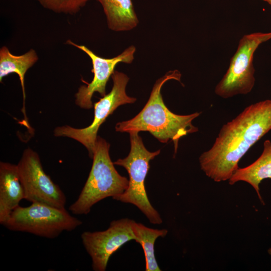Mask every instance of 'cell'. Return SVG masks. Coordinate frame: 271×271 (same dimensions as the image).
Segmentation results:
<instances>
[{"mask_svg": "<svg viewBox=\"0 0 271 271\" xmlns=\"http://www.w3.org/2000/svg\"><path fill=\"white\" fill-rule=\"evenodd\" d=\"M110 145L98 136L93 162L88 178L76 201L69 207L75 215H86L92 206L108 197L122 194L127 188L128 179L115 169L109 154Z\"/></svg>", "mask_w": 271, "mask_h": 271, "instance_id": "3", "label": "cell"}, {"mask_svg": "<svg viewBox=\"0 0 271 271\" xmlns=\"http://www.w3.org/2000/svg\"><path fill=\"white\" fill-rule=\"evenodd\" d=\"M181 77L180 71L175 70L168 71L158 79L142 110L132 118L117 123L115 130L128 133L148 131L162 143L173 141L176 154L180 139L198 131L192 121L201 114L196 112L188 115L176 114L165 104L161 94L162 87L169 80L180 81Z\"/></svg>", "mask_w": 271, "mask_h": 271, "instance_id": "2", "label": "cell"}, {"mask_svg": "<svg viewBox=\"0 0 271 271\" xmlns=\"http://www.w3.org/2000/svg\"><path fill=\"white\" fill-rule=\"evenodd\" d=\"M17 167L25 200L65 208V195L45 173L39 156L35 151L30 148L25 149Z\"/></svg>", "mask_w": 271, "mask_h": 271, "instance_id": "8", "label": "cell"}, {"mask_svg": "<svg viewBox=\"0 0 271 271\" xmlns=\"http://www.w3.org/2000/svg\"><path fill=\"white\" fill-rule=\"evenodd\" d=\"M38 56L35 50L31 49L21 55H15L11 53L7 47L4 46L0 49V82L8 75L15 73L19 77L22 89L24 106L26 98L24 79L28 70L38 60Z\"/></svg>", "mask_w": 271, "mask_h": 271, "instance_id": "14", "label": "cell"}, {"mask_svg": "<svg viewBox=\"0 0 271 271\" xmlns=\"http://www.w3.org/2000/svg\"><path fill=\"white\" fill-rule=\"evenodd\" d=\"M268 178H271V142L266 140L260 157L248 166L238 168L229 180V183L233 185L238 181H244L249 184L263 203L259 185L263 180Z\"/></svg>", "mask_w": 271, "mask_h": 271, "instance_id": "12", "label": "cell"}, {"mask_svg": "<svg viewBox=\"0 0 271 271\" xmlns=\"http://www.w3.org/2000/svg\"><path fill=\"white\" fill-rule=\"evenodd\" d=\"M133 222L127 218L113 220L105 230L81 234L82 243L91 258L94 270H105L112 254L125 243L136 240Z\"/></svg>", "mask_w": 271, "mask_h": 271, "instance_id": "9", "label": "cell"}, {"mask_svg": "<svg viewBox=\"0 0 271 271\" xmlns=\"http://www.w3.org/2000/svg\"><path fill=\"white\" fill-rule=\"evenodd\" d=\"M266 3H267L268 4L271 5V0H262Z\"/></svg>", "mask_w": 271, "mask_h": 271, "instance_id": "17", "label": "cell"}, {"mask_svg": "<svg viewBox=\"0 0 271 271\" xmlns=\"http://www.w3.org/2000/svg\"><path fill=\"white\" fill-rule=\"evenodd\" d=\"M66 43L84 52L91 60L93 78L90 83L85 82L86 85H81L75 96L76 104L84 109L93 107L92 97L94 93L98 92L102 96L106 94V84L116 66L119 63H131L136 51V47L132 45L115 57L105 58L97 55L85 46L77 44L70 40H68Z\"/></svg>", "mask_w": 271, "mask_h": 271, "instance_id": "10", "label": "cell"}, {"mask_svg": "<svg viewBox=\"0 0 271 271\" xmlns=\"http://www.w3.org/2000/svg\"><path fill=\"white\" fill-rule=\"evenodd\" d=\"M270 39L271 32L254 33L241 38L228 70L215 87L217 95L228 98L251 91L255 83L254 53L261 44Z\"/></svg>", "mask_w": 271, "mask_h": 271, "instance_id": "6", "label": "cell"}, {"mask_svg": "<svg viewBox=\"0 0 271 271\" xmlns=\"http://www.w3.org/2000/svg\"><path fill=\"white\" fill-rule=\"evenodd\" d=\"M82 224L65 208L34 202L15 209L2 224L9 230L54 238L64 231L75 230Z\"/></svg>", "mask_w": 271, "mask_h": 271, "instance_id": "5", "label": "cell"}, {"mask_svg": "<svg viewBox=\"0 0 271 271\" xmlns=\"http://www.w3.org/2000/svg\"><path fill=\"white\" fill-rule=\"evenodd\" d=\"M101 5L109 29L115 32L130 31L139 21L131 0H97Z\"/></svg>", "mask_w": 271, "mask_h": 271, "instance_id": "13", "label": "cell"}, {"mask_svg": "<svg viewBox=\"0 0 271 271\" xmlns=\"http://www.w3.org/2000/svg\"><path fill=\"white\" fill-rule=\"evenodd\" d=\"M133 230L136 238L135 241L141 244L144 250L146 271H161L155 255V243L158 238L165 237L168 230L149 228L134 221Z\"/></svg>", "mask_w": 271, "mask_h": 271, "instance_id": "15", "label": "cell"}, {"mask_svg": "<svg viewBox=\"0 0 271 271\" xmlns=\"http://www.w3.org/2000/svg\"><path fill=\"white\" fill-rule=\"evenodd\" d=\"M268 252L269 254L271 255V248H269L268 249Z\"/></svg>", "mask_w": 271, "mask_h": 271, "instance_id": "18", "label": "cell"}, {"mask_svg": "<svg viewBox=\"0 0 271 271\" xmlns=\"http://www.w3.org/2000/svg\"><path fill=\"white\" fill-rule=\"evenodd\" d=\"M43 7L56 13L74 15L90 0H35Z\"/></svg>", "mask_w": 271, "mask_h": 271, "instance_id": "16", "label": "cell"}, {"mask_svg": "<svg viewBox=\"0 0 271 271\" xmlns=\"http://www.w3.org/2000/svg\"><path fill=\"white\" fill-rule=\"evenodd\" d=\"M17 165L0 163V223L2 225L11 213L25 199Z\"/></svg>", "mask_w": 271, "mask_h": 271, "instance_id": "11", "label": "cell"}, {"mask_svg": "<svg viewBox=\"0 0 271 271\" xmlns=\"http://www.w3.org/2000/svg\"><path fill=\"white\" fill-rule=\"evenodd\" d=\"M111 78L113 86L111 91L94 104V118L91 123L82 128L69 125L58 126L55 128V137L71 138L83 145L92 159L97 132L106 118L119 106L133 103L136 98L129 96L125 91L129 77L124 73L115 70Z\"/></svg>", "mask_w": 271, "mask_h": 271, "instance_id": "7", "label": "cell"}, {"mask_svg": "<svg viewBox=\"0 0 271 271\" xmlns=\"http://www.w3.org/2000/svg\"><path fill=\"white\" fill-rule=\"evenodd\" d=\"M271 129V99L247 106L221 127L212 147L199 158L201 169L215 182L229 180L249 149Z\"/></svg>", "mask_w": 271, "mask_h": 271, "instance_id": "1", "label": "cell"}, {"mask_svg": "<svg viewBox=\"0 0 271 271\" xmlns=\"http://www.w3.org/2000/svg\"><path fill=\"white\" fill-rule=\"evenodd\" d=\"M129 133L130 150L128 155L113 162L114 165L123 167L126 170L129 175L128 186L122 194L113 199L136 206L151 223L160 224L163 222L162 219L150 202L145 181L150 168V161L159 155L161 151H148L139 132L131 131Z\"/></svg>", "mask_w": 271, "mask_h": 271, "instance_id": "4", "label": "cell"}]
</instances>
